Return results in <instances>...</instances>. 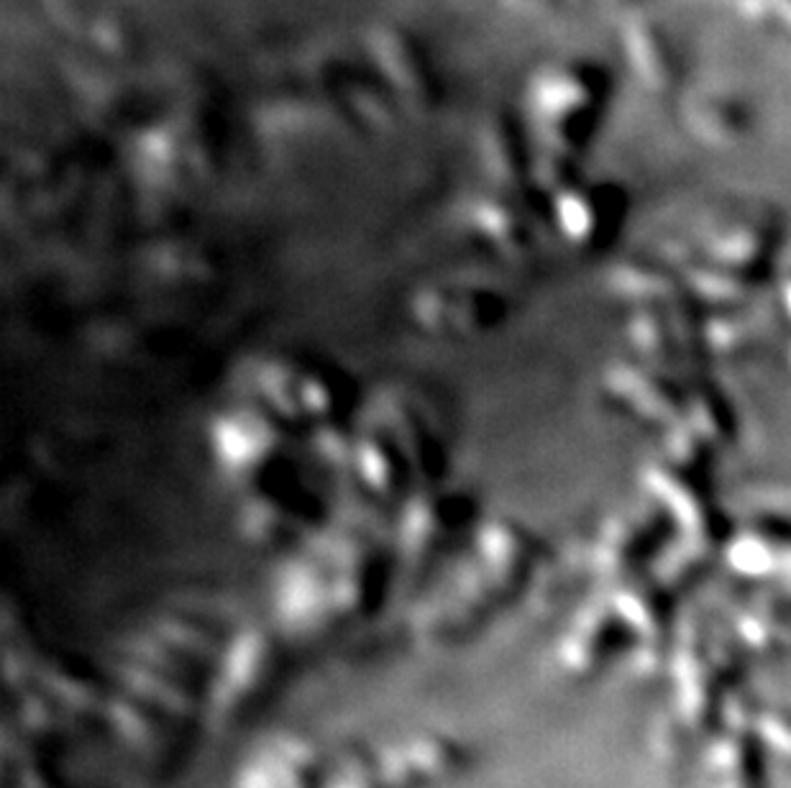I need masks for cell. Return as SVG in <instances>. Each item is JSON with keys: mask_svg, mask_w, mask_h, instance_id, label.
<instances>
[]
</instances>
